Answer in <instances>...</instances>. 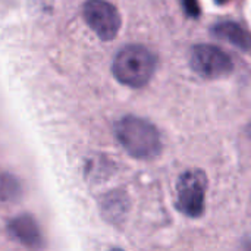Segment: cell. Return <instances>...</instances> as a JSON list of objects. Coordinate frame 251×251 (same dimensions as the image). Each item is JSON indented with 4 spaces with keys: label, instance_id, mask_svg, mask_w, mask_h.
<instances>
[{
    "label": "cell",
    "instance_id": "cell-10",
    "mask_svg": "<svg viewBox=\"0 0 251 251\" xmlns=\"http://www.w3.org/2000/svg\"><path fill=\"white\" fill-rule=\"evenodd\" d=\"M218 4H226V3H229L231 0H215Z\"/></svg>",
    "mask_w": 251,
    "mask_h": 251
},
{
    "label": "cell",
    "instance_id": "cell-9",
    "mask_svg": "<svg viewBox=\"0 0 251 251\" xmlns=\"http://www.w3.org/2000/svg\"><path fill=\"white\" fill-rule=\"evenodd\" d=\"M182 1V7L185 10V13L191 18H199L200 15V4L199 0H181Z\"/></svg>",
    "mask_w": 251,
    "mask_h": 251
},
{
    "label": "cell",
    "instance_id": "cell-5",
    "mask_svg": "<svg viewBox=\"0 0 251 251\" xmlns=\"http://www.w3.org/2000/svg\"><path fill=\"white\" fill-rule=\"evenodd\" d=\"M84 19L88 26L103 41L113 40L121 28V15L118 9L106 0H87L82 7Z\"/></svg>",
    "mask_w": 251,
    "mask_h": 251
},
{
    "label": "cell",
    "instance_id": "cell-7",
    "mask_svg": "<svg viewBox=\"0 0 251 251\" xmlns=\"http://www.w3.org/2000/svg\"><path fill=\"white\" fill-rule=\"evenodd\" d=\"M213 35L228 41L229 44L249 51L251 50V34L237 22H221L216 24L212 29Z\"/></svg>",
    "mask_w": 251,
    "mask_h": 251
},
{
    "label": "cell",
    "instance_id": "cell-8",
    "mask_svg": "<svg viewBox=\"0 0 251 251\" xmlns=\"http://www.w3.org/2000/svg\"><path fill=\"white\" fill-rule=\"evenodd\" d=\"M21 196V185L9 174H0V201L9 203L15 201Z\"/></svg>",
    "mask_w": 251,
    "mask_h": 251
},
{
    "label": "cell",
    "instance_id": "cell-1",
    "mask_svg": "<svg viewBox=\"0 0 251 251\" xmlns=\"http://www.w3.org/2000/svg\"><path fill=\"white\" fill-rule=\"evenodd\" d=\"M115 135L128 154L150 160L160 154L162 140L153 124L137 116H125L115 125Z\"/></svg>",
    "mask_w": 251,
    "mask_h": 251
},
{
    "label": "cell",
    "instance_id": "cell-3",
    "mask_svg": "<svg viewBox=\"0 0 251 251\" xmlns=\"http://www.w3.org/2000/svg\"><path fill=\"white\" fill-rule=\"evenodd\" d=\"M190 63L196 74L207 79H219L228 76L234 63L232 59L213 44H197L191 49Z\"/></svg>",
    "mask_w": 251,
    "mask_h": 251
},
{
    "label": "cell",
    "instance_id": "cell-6",
    "mask_svg": "<svg viewBox=\"0 0 251 251\" xmlns=\"http://www.w3.org/2000/svg\"><path fill=\"white\" fill-rule=\"evenodd\" d=\"M7 231L15 241L26 247H38L43 241L37 222L28 215L12 219L7 225Z\"/></svg>",
    "mask_w": 251,
    "mask_h": 251
},
{
    "label": "cell",
    "instance_id": "cell-2",
    "mask_svg": "<svg viewBox=\"0 0 251 251\" xmlns=\"http://www.w3.org/2000/svg\"><path fill=\"white\" fill-rule=\"evenodd\" d=\"M112 71L121 84L140 88L153 76L156 71V57L147 47L131 44L121 49L115 56Z\"/></svg>",
    "mask_w": 251,
    "mask_h": 251
},
{
    "label": "cell",
    "instance_id": "cell-4",
    "mask_svg": "<svg viewBox=\"0 0 251 251\" xmlns=\"http://www.w3.org/2000/svg\"><path fill=\"white\" fill-rule=\"evenodd\" d=\"M206 176L201 171L181 175L176 185V206L188 218H199L204 212Z\"/></svg>",
    "mask_w": 251,
    "mask_h": 251
}]
</instances>
